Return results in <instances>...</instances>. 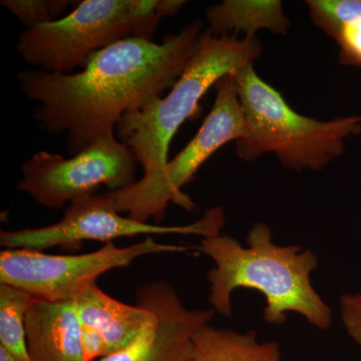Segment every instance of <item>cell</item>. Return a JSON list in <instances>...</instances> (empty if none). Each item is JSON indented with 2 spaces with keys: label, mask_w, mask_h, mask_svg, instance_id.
<instances>
[{
  "label": "cell",
  "mask_w": 361,
  "mask_h": 361,
  "mask_svg": "<svg viewBox=\"0 0 361 361\" xmlns=\"http://www.w3.org/2000/svg\"><path fill=\"white\" fill-rule=\"evenodd\" d=\"M206 23L213 35L244 33L249 39L263 30L287 35L291 25L279 0H224L207 8Z\"/></svg>",
  "instance_id": "4fadbf2b"
},
{
  "label": "cell",
  "mask_w": 361,
  "mask_h": 361,
  "mask_svg": "<svg viewBox=\"0 0 361 361\" xmlns=\"http://www.w3.org/2000/svg\"><path fill=\"white\" fill-rule=\"evenodd\" d=\"M194 20L161 42L128 39L94 52L82 71L18 73L21 92L35 102L32 118L42 132L66 135V151L77 155L115 135L126 114L141 110L171 90L196 51L205 32Z\"/></svg>",
  "instance_id": "6da1fadb"
},
{
  "label": "cell",
  "mask_w": 361,
  "mask_h": 361,
  "mask_svg": "<svg viewBox=\"0 0 361 361\" xmlns=\"http://www.w3.org/2000/svg\"><path fill=\"white\" fill-rule=\"evenodd\" d=\"M312 23L338 45L342 65L361 68V0H308Z\"/></svg>",
  "instance_id": "9a60e30c"
},
{
  "label": "cell",
  "mask_w": 361,
  "mask_h": 361,
  "mask_svg": "<svg viewBox=\"0 0 361 361\" xmlns=\"http://www.w3.org/2000/svg\"><path fill=\"white\" fill-rule=\"evenodd\" d=\"M247 244L244 247L228 235L201 238L199 250L215 262L208 273L213 310L230 318L233 292L255 289L265 296L263 316L269 324H283L287 313L295 312L316 329H329L331 310L311 283L318 267L316 254L298 245H277L265 223L252 227Z\"/></svg>",
  "instance_id": "7a4b0ae2"
},
{
  "label": "cell",
  "mask_w": 361,
  "mask_h": 361,
  "mask_svg": "<svg viewBox=\"0 0 361 361\" xmlns=\"http://www.w3.org/2000/svg\"><path fill=\"white\" fill-rule=\"evenodd\" d=\"M190 361L283 360L277 342H259L254 331L241 334L207 325L194 337Z\"/></svg>",
  "instance_id": "5bb4252c"
},
{
  "label": "cell",
  "mask_w": 361,
  "mask_h": 361,
  "mask_svg": "<svg viewBox=\"0 0 361 361\" xmlns=\"http://www.w3.org/2000/svg\"><path fill=\"white\" fill-rule=\"evenodd\" d=\"M137 164L129 147L116 135L68 159L39 151L23 163L18 189L39 205L61 209L97 194L103 186L110 191L130 186L137 180Z\"/></svg>",
  "instance_id": "ba28073f"
},
{
  "label": "cell",
  "mask_w": 361,
  "mask_h": 361,
  "mask_svg": "<svg viewBox=\"0 0 361 361\" xmlns=\"http://www.w3.org/2000/svg\"><path fill=\"white\" fill-rule=\"evenodd\" d=\"M341 317L348 336L361 346V293L341 297Z\"/></svg>",
  "instance_id": "ac0fdd59"
},
{
  "label": "cell",
  "mask_w": 361,
  "mask_h": 361,
  "mask_svg": "<svg viewBox=\"0 0 361 361\" xmlns=\"http://www.w3.org/2000/svg\"><path fill=\"white\" fill-rule=\"evenodd\" d=\"M75 2L70 0H1L0 4L23 23L25 30H30L61 20L71 4Z\"/></svg>",
  "instance_id": "e0dca14e"
},
{
  "label": "cell",
  "mask_w": 361,
  "mask_h": 361,
  "mask_svg": "<svg viewBox=\"0 0 361 361\" xmlns=\"http://www.w3.org/2000/svg\"><path fill=\"white\" fill-rule=\"evenodd\" d=\"M25 329L32 361H85L73 300L35 299L26 313Z\"/></svg>",
  "instance_id": "8fae6325"
},
{
  "label": "cell",
  "mask_w": 361,
  "mask_h": 361,
  "mask_svg": "<svg viewBox=\"0 0 361 361\" xmlns=\"http://www.w3.org/2000/svg\"><path fill=\"white\" fill-rule=\"evenodd\" d=\"M224 223L221 207L209 209L200 220L190 225L140 222L116 211L104 194H96L73 202L54 224L0 232V245L4 249L44 251L52 247L80 245L84 241L110 243L125 237L180 234L203 238L220 234Z\"/></svg>",
  "instance_id": "9c48e42d"
},
{
  "label": "cell",
  "mask_w": 361,
  "mask_h": 361,
  "mask_svg": "<svg viewBox=\"0 0 361 361\" xmlns=\"http://www.w3.org/2000/svg\"><path fill=\"white\" fill-rule=\"evenodd\" d=\"M0 361H20L16 360L11 353H7L6 349L0 348Z\"/></svg>",
  "instance_id": "ffe728a7"
},
{
  "label": "cell",
  "mask_w": 361,
  "mask_h": 361,
  "mask_svg": "<svg viewBox=\"0 0 361 361\" xmlns=\"http://www.w3.org/2000/svg\"><path fill=\"white\" fill-rule=\"evenodd\" d=\"M80 337L85 361H99L109 355L106 341L96 330L82 326Z\"/></svg>",
  "instance_id": "d6986e66"
},
{
  "label": "cell",
  "mask_w": 361,
  "mask_h": 361,
  "mask_svg": "<svg viewBox=\"0 0 361 361\" xmlns=\"http://www.w3.org/2000/svg\"><path fill=\"white\" fill-rule=\"evenodd\" d=\"M215 102L200 129L178 155L169 160L159 172L144 174L141 180L104 196L118 213L149 223L158 224L165 219L170 202L188 211L195 204L182 188L191 182L201 166L218 149L230 142H236L245 133V118L232 75H225L214 85Z\"/></svg>",
  "instance_id": "8992f818"
},
{
  "label": "cell",
  "mask_w": 361,
  "mask_h": 361,
  "mask_svg": "<svg viewBox=\"0 0 361 361\" xmlns=\"http://www.w3.org/2000/svg\"><path fill=\"white\" fill-rule=\"evenodd\" d=\"M151 320L127 348L99 361H190L194 337L210 324L214 310H188L172 285L154 281L137 291Z\"/></svg>",
  "instance_id": "30bf717a"
},
{
  "label": "cell",
  "mask_w": 361,
  "mask_h": 361,
  "mask_svg": "<svg viewBox=\"0 0 361 361\" xmlns=\"http://www.w3.org/2000/svg\"><path fill=\"white\" fill-rule=\"evenodd\" d=\"M190 249L160 243L153 236L127 247H116L110 242L96 251L77 255L4 249L0 252V283L21 289L39 300H73L80 292L97 283V278L104 273L127 267L135 259Z\"/></svg>",
  "instance_id": "52a82bcc"
},
{
  "label": "cell",
  "mask_w": 361,
  "mask_h": 361,
  "mask_svg": "<svg viewBox=\"0 0 361 361\" xmlns=\"http://www.w3.org/2000/svg\"><path fill=\"white\" fill-rule=\"evenodd\" d=\"M360 116V123H361V116Z\"/></svg>",
  "instance_id": "44dd1931"
},
{
  "label": "cell",
  "mask_w": 361,
  "mask_h": 361,
  "mask_svg": "<svg viewBox=\"0 0 361 361\" xmlns=\"http://www.w3.org/2000/svg\"><path fill=\"white\" fill-rule=\"evenodd\" d=\"M163 18L160 0H84L61 20L23 30L16 51L39 70L73 73L121 40H153Z\"/></svg>",
  "instance_id": "5b68a950"
},
{
  "label": "cell",
  "mask_w": 361,
  "mask_h": 361,
  "mask_svg": "<svg viewBox=\"0 0 361 361\" xmlns=\"http://www.w3.org/2000/svg\"><path fill=\"white\" fill-rule=\"evenodd\" d=\"M233 78L245 118V133L235 142L241 160L255 161L272 153L284 168L317 172L343 154L348 137L361 133L358 116L322 122L297 113L259 77L253 65Z\"/></svg>",
  "instance_id": "3957f363"
},
{
  "label": "cell",
  "mask_w": 361,
  "mask_h": 361,
  "mask_svg": "<svg viewBox=\"0 0 361 361\" xmlns=\"http://www.w3.org/2000/svg\"><path fill=\"white\" fill-rule=\"evenodd\" d=\"M35 300L27 292L0 283V348L20 361H32L26 343L25 318Z\"/></svg>",
  "instance_id": "2e32d148"
},
{
  "label": "cell",
  "mask_w": 361,
  "mask_h": 361,
  "mask_svg": "<svg viewBox=\"0 0 361 361\" xmlns=\"http://www.w3.org/2000/svg\"><path fill=\"white\" fill-rule=\"evenodd\" d=\"M82 326L96 330L104 337L109 355L127 348L151 320L148 308L123 303L90 285L73 299Z\"/></svg>",
  "instance_id": "7c38bea8"
},
{
  "label": "cell",
  "mask_w": 361,
  "mask_h": 361,
  "mask_svg": "<svg viewBox=\"0 0 361 361\" xmlns=\"http://www.w3.org/2000/svg\"><path fill=\"white\" fill-rule=\"evenodd\" d=\"M262 52L257 37L238 39L205 30L170 92L141 110L126 114L116 125V139L129 147L144 174L159 172L167 165L171 142L207 92L225 75L254 65Z\"/></svg>",
  "instance_id": "277c9868"
}]
</instances>
